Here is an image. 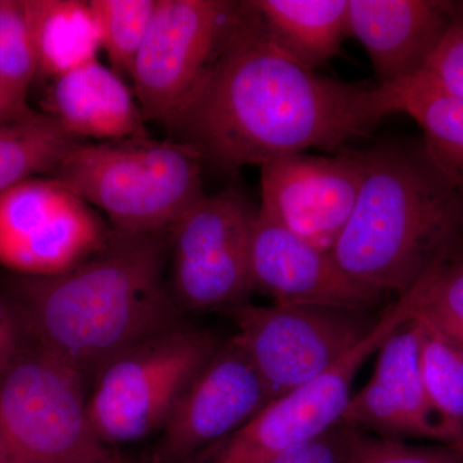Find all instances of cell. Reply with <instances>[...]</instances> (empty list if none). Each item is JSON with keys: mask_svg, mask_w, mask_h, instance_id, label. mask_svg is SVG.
Masks as SVG:
<instances>
[{"mask_svg": "<svg viewBox=\"0 0 463 463\" xmlns=\"http://www.w3.org/2000/svg\"><path fill=\"white\" fill-rule=\"evenodd\" d=\"M219 343L179 327L125 350L97 373L88 413L103 444H127L161 430L174 405Z\"/></svg>", "mask_w": 463, "mask_h": 463, "instance_id": "obj_6", "label": "cell"}, {"mask_svg": "<svg viewBox=\"0 0 463 463\" xmlns=\"http://www.w3.org/2000/svg\"><path fill=\"white\" fill-rule=\"evenodd\" d=\"M412 322L426 392L450 446L463 450V346L421 316Z\"/></svg>", "mask_w": 463, "mask_h": 463, "instance_id": "obj_22", "label": "cell"}, {"mask_svg": "<svg viewBox=\"0 0 463 463\" xmlns=\"http://www.w3.org/2000/svg\"><path fill=\"white\" fill-rule=\"evenodd\" d=\"M242 2L157 0L132 78L146 121L172 123L214 62Z\"/></svg>", "mask_w": 463, "mask_h": 463, "instance_id": "obj_10", "label": "cell"}, {"mask_svg": "<svg viewBox=\"0 0 463 463\" xmlns=\"http://www.w3.org/2000/svg\"><path fill=\"white\" fill-rule=\"evenodd\" d=\"M203 164L196 149L172 138L79 141L52 176L108 216L112 230L167 233L205 196Z\"/></svg>", "mask_w": 463, "mask_h": 463, "instance_id": "obj_4", "label": "cell"}, {"mask_svg": "<svg viewBox=\"0 0 463 463\" xmlns=\"http://www.w3.org/2000/svg\"><path fill=\"white\" fill-rule=\"evenodd\" d=\"M358 154L361 190L332 254L356 281L401 298L463 257V196L422 143L380 142Z\"/></svg>", "mask_w": 463, "mask_h": 463, "instance_id": "obj_3", "label": "cell"}, {"mask_svg": "<svg viewBox=\"0 0 463 463\" xmlns=\"http://www.w3.org/2000/svg\"><path fill=\"white\" fill-rule=\"evenodd\" d=\"M25 334L24 323L12 301L0 300V377L23 352Z\"/></svg>", "mask_w": 463, "mask_h": 463, "instance_id": "obj_29", "label": "cell"}, {"mask_svg": "<svg viewBox=\"0 0 463 463\" xmlns=\"http://www.w3.org/2000/svg\"><path fill=\"white\" fill-rule=\"evenodd\" d=\"M52 81L45 114L76 141L148 137L147 121L136 94L99 58Z\"/></svg>", "mask_w": 463, "mask_h": 463, "instance_id": "obj_17", "label": "cell"}, {"mask_svg": "<svg viewBox=\"0 0 463 463\" xmlns=\"http://www.w3.org/2000/svg\"><path fill=\"white\" fill-rule=\"evenodd\" d=\"M277 47L316 71L340 53L349 36V0H251Z\"/></svg>", "mask_w": 463, "mask_h": 463, "instance_id": "obj_18", "label": "cell"}, {"mask_svg": "<svg viewBox=\"0 0 463 463\" xmlns=\"http://www.w3.org/2000/svg\"><path fill=\"white\" fill-rule=\"evenodd\" d=\"M0 463H20L2 437H0Z\"/></svg>", "mask_w": 463, "mask_h": 463, "instance_id": "obj_31", "label": "cell"}, {"mask_svg": "<svg viewBox=\"0 0 463 463\" xmlns=\"http://www.w3.org/2000/svg\"><path fill=\"white\" fill-rule=\"evenodd\" d=\"M27 108L29 106H27L26 100L17 99L0 85V120L16 115Z\"/></svg>", "mask_w": 463, "mask_h": 463, "instance_id": "obj_30", "label": "cell"}, {"mask_svg": "<svg viewBox=\"0 0 463 463\" xmlns=\"http://www.w3.org/2000/svg\"><path fill=\"white\" fill-rule=\"evenodd\" d=\"M397 112V88L345 83L298 65L242 2L205 79L166 129L203 163L236 173L340 147Z\"/></svg>", "mask_w": 463, "mask_h": 463, "instance_id": "obj_1", "label": "cell"}, {"mask_svg": "<svg viewBox=\"0 0 463 463\" xmlns=\"http://www.w3.org/2000/svg\"><path fill=\"white\" fill-rule=\"evenodd\" d=\"M242 345L270 401L285 397L327 373L373 330L370 312L319 306L227 307Z\"/></svg>", "mask_w": 463, "mask_h": 463, "instance_id": "obj_7", "label": "cell"}, {"mask_svg": "<svg viewBox=\"0 0 463 463\" xmlns=\"http://www.w3.org/2000/svg\"><path fill=\"white\" fill-rule=\"evenodd\" d=\"M99 213L53 176H36L0 194V265L23 277H54L108 242Z\"/></svg>", "mask_w": 463, "mask_h": 463, "instance_id": "obj_11", "label": "cell"}, {"mask_svg": "<svg viewBox=\"0 0 463 463\" xmlns=\"http://www.w3.org/2000/svg\"><path fill=\"white\" fill-rule=\"evenodd\" d=\"M269 463H349L347 426L337 423L319 437L286 450Z\"/></svg>", "mask_w": 463, "mask_h": 463, "instance_id": "obj_28", "label": "cell"}, {"mask_svg": "<svg viewBox=\"0 0 463 463\" xmlns=\"http://www.w3.org/2000/svg\"><path fill=\"white\" fill-rule=\"evenodd\" d=\"M125 463V462H124Z\"/></svg>", "mask_w": 463, "mask_h": 463, "instance_id": "obj_33", "label": "cell"}, {"mask_svg": "<svg viewBox=\"0 0 463 463\" xmlns=\"http://www.w3.org/2000/svg\"><path fill=\"white\" fill-rule=\"evenodd\" d=\"M347 426V425H346ZM349 463H463V450L446 444L410 446L347 426Z\"/></svg>", "mask_w": 463, "mask_h": 463, "instance_id": "obj_26", "label": "cell"}, {"mask_svg": "<svg viewBox=\"0 0 463 463\" xmlns=\"http://www.w3.org/2000/svg\"><path fill=\"white\" fill-rule=\"evenodd\" d=\"M258 209L237 188L205 194L169 231V288L176 306L209 310L254 291L252 232Z\"/></svg>", "mask_w": 463, "mask_h": 463, "instance_id": "obj_9", "label": "cell"}, {"mask_svg": "<svg viewBox=\"0 0 463 463\" xmlns=\"http://www.w3.org/2000/svg\"><path fill=\"white\" fill-rule=\"evenodd\" d=\"M457 5L440 0H349V35L364 45L380 87H395L425 69Z\"/></svg>", "mask_w": 463, "mask_h": 463, "instance_id": "obj_16", "label": "cell"}, {"mask_svg": "<svg viewBox=\"0 0 463 463\" xmlns=\"http://www.w3.org/2000/svg\"><path fill=\"white\" fill-rule=\"evenodd\" d=\"M76 142L50 115L30 108L0 120V194L53 175Z\"/></svg>", "mask_w": 463, "mask_h": 463, "instance_id": "obj_20", "label": "cell"}, {"mask_svg": "<svg viewBox=\"0 0 463 463\" xmlns=\"http://www.w3.org/2000/svg\"><path fill=\"white\" fill-rule=\"evenodd\" d=\"M84 377L39 346L0 377V437L20 463H109L88 413Z\"/></svg>", "mask_w": 463, "mask_h": 463, "instance_id": "obj_5", "label": "cell"}, {"mask_svg": "<svg viewBox=\"0 0 463 463\" xmlns=\"http://www.w3.org/2000/svg\"><path fill=\"white\" fill-rule=\"evenodd\" d=\"M450 96L463 100V18L453 24L420 72Z\"/></svg>", "mask_w": 463, "mask_h": 463, "instance_id": "obj_27", "label": "cell"}, {"mask_svg": "<svg viewBox=\"0 0 463 463\" xmlns=\"http://www.w3.org/2000/svg\"><path fill=\"white\" fill-rule=\"evenodd\" d=\"M399 112L410 115L423 133V147L463 196V100L419 74L395 85Z\"/></svg>", "mask_w": 463, "mask_h": 463, "instance_id": "obj_21", "label": "cell"}, {"mask_svg": "<svg viewBox=\"0 0 463 463\" xmlns=\"http://www.w3.org/2000/svg\"><path fill=\"white\" fill-rule=\"evenodd\" d=\"M377 353L373 376L352 395L341 422L379 437L422 438L450 446L426 392L412 319L392 332Z\"/></svg>", "mask_w": 463, "mask_h": 463, "instance_id": "obj_15", "label": "cell"}, {"mask_svg": "<svg viewBox=\"0 0 463 463\" xmlns=\"http://www.w3.org/2000/svg\"><path fill=\"white\" fill-rule=\"evenodd\" d=\"M414 288L419 294L414 316L428 319L463 346V257L434 270Z\"/></svg>", "mask_w": 463, "mask_h": 463, "instance_id": "obj_25", "label": "cell"}, {"mask_svg": "<svg viewBox=\"0 0 463 463\" xmlns=\"http://www.w3.org/2000/svg\"><path fill=\"white\" fill-rule=\"evenodd\" d=\"M254 291L285 306L373 312L383 294L349 276L332 251L318 248L258 209L252 232Z\"/></svg>", "mask_w": 463, "mask_h": 463, "instance_id": "obj_14", "label": "cell"}, {"mask_svg": "<svg viewBox=\"0 0 463 463\" xmlns=\"http://www.w3.org/2000/svg\"><path fill=\"white\" fill-rule=\"evenodd\" d=\"M169 232L111 230L97 254L54 277H20L11 301L36 346L74 368L97 373L125 350L176 326L165 281Z\"/></svg>", "mask_w": 463, "mask_h": 463, "instance_id": "obj_2", "label": "cell"}, {"mask_svg": "<svg viewBox=\"0 0 463 463\" xmlns=\"http://www.w3.org/2000/svg\"><path fill=\"white\" fill-rule=\"evenodd\" d=\"M109 463H124V462H120V461H115V459H114V461H112V462H109Z\"/></svg>", "mask_w": 463, "mask_h": 463, "instance_id": "obj_32", "label": "cell"}, {"mask_svg": "<svg viewBox=\"0 0 463 463\" xmlns=\"http://www.w3.org/2000/svg\"><path fill=\"white\" fill-rule=\"evenodd\" d=\"M362 178L358 151L276 158L260 166L259 210L318 248L332 251L353 214Z\"/></svg>", "mask_w": 463, "mask_h": 463, "instance_id": "obj_13", "label": "cell"}, {"mask_svg": "<svg viewBox=\"0 0 463 463\" xmlns=\"http://www.w3.org/2000/svg\"><path fill=\"white\" fill-rule=\"evenodd\" d=\"M90 5L111 69L130 78L157 0H90Z\"/></svg>", "mask_w": 463, "mask_h": 463, "instance_id": "obj_23", "label": "cell"}, {"mask_svg": "<svg viewBox=\"0 0 463 463\" xmlns=\"http://www.w3.org/2000/svg\"><path fill=\"white\" fill-rule=\"evenodd\" d=\"M270 402L263 380L236 337L219 344L164 423L157 461H185L239 430Z\"/></svg>", "mask_w": 463, "mask_h": 463, "instance_id": "obj_12", "label": "cell"}, {"mask_svg": "<svg viewBox=\"0 0 463 463\" xmlns=\"http://www.w3.org/2000/svg\"><path fill=\"white\" fill-rule=\"evenodd\" d=\"M38 76L25 0H0V85L26 100Z\"/></svg>", "mask_w": 463, "mask_h": 463, "instance_id": "obj_24", "label": "cell"}, {"mask_svg": "<svg viewBox=\"0 0 463 463\" xmlns=\"http://www.w3.org/2000/svg\"><path fill=\"white\" fill-rule=\"evenodd\" d=\"M38 76L65 75L99 58L100 36L90 2L25 0Z\"/></svg>", "mask_w": 463, "mask_h": 463, "instance_id": "obj_19", "label": "cell"}, {"mask_svg": "<svg viewBox=\"0 0 463 463\" xmlns=\"http://www.w3.org/2000/svg\"><path fill=\"white\" fill-rule=\"evenodd\" d=\"M412 316L411 301L398 298L381 313L373 330L327 373L270 402L239 430L182 463H269L286 450L330 430L343 419L362 365Z\"/></svg>", "mask_w": 463, "mask_h": 463, "instance_id": "obj_8", "label": "cell"}]
</instances>
